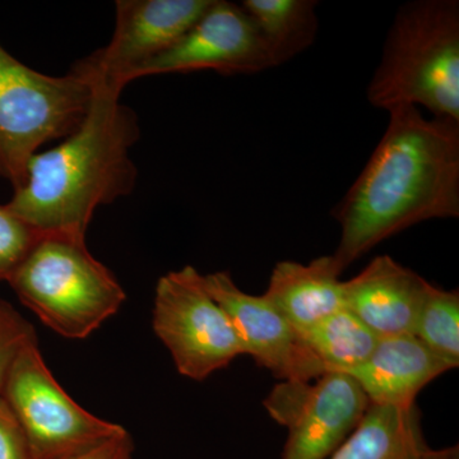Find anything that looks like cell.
<instances>
[{
	"label": "cell",
	"mask_w": 459,
	"mask_h": 459,
	"mask_svg": "<svg viewBox=\"0 0 459 459\" xmlns=\"http://www.w3.org/2000/svg\"><path fill=\"white\" fill-rule=\"evenodd\" d=\"M32 459H69L128 433L81 407L57 383L39 342L23 350L9 371L2 395Z\"/></svg>",
	"instance_id": "obj_6"
},
{
	"label": "cell",
	"mask_w": 459,
	"mask_h": 459,
	"mask_svg": "<svg viewBox=\"0 0 459 459\" xmlns=\"http://www.w3.org/2000/svg\"><path fill=\"white\" fill-rule=\"evenodd\" d=\"M249 14L270 48L276 66L312 47L319 29L314 0H244Z\"/></svg>",
	"instance_id": "obj_16"
},
{
	"label": "cell",
	"mask_w": 459,
	"mask_h": 459,
	"mask_svg": "<svg viewBox=\"0 0 459 459\" xmlns=\"http://www.w3.org/2000/svg\"><path fill=\"white\" fill-rule=\"evenodd\" d=\"M430 282L389 255H377L343 281L346 307L377 337L413 334Z\"/></svg>",
	"instance_id": "obj_12"
},
{
	"label": "cell",
	"mask_w": 459,
	"mask_h": 459,
	"mask_svg": "<svg viewBox=\"0 0 459 459\" xmlns=\"http://www.w3.org/2000/svg\"><path fill=\"white\" fill-rule=\"evenodd\" d=\"M263 406L286 428L281 459H328L360 424L370 401L351 376L327 371L313 380H281Z\"/></svg>",
	"instance_id": "obj_8"
},
{
	"label": "cell",
	"mask_w": 459,
	"mask_h": 459,
	"mask_svg": "<svg viewBox=\"0 0 459 459\" xmlns=\"http://www.w3.org/2000/svg\"><path fill=\"white\" fill-rule=\"evenodd\" d=\"M300 334L325 370L344 374L361 367L380 338L347 307Z\"/></svg>",
	"instance_id": "obj_17"
},
{
	"label": "cell",
	"mask_w": 459,
	"mask_h": 459,
	"mask_svg": "<svg viewBox=\"0 0 459 459\" xmlns=\"http://www.w3.org/2000/svg\"><path fill=\"white\" fill-rule=\"evenodd\" d=\"M133 452H134V443L131 434L126 433L77 457L69 459H133Z\"/></svg>",
	"instance_id": "obj_22"
},
{
	"label": "cell",
	"mask_w": 459,
	"mask_h": 459,
	"mask_svg": "<svg viewBox=\"0 0 459 459\" xmlns=\"http://www.w3.org/2000/svg\"><path fill=\"white\" fill-rule=\"evenodd\" d=\"M274 66L270 48L244 8L213 0L179 41L138 69L133 80L197 71L253 74Z\"/></svg>",
	"instance_id": "obj_10"
},
{
	"label": "cell",
	"mask_w": 459,
	"mask_h": 459,
	"mask_svg": "<svg viewBox=\"0 0 459 459\" xmlns=\"http://www.w3.org/2000/svg\"><path fill=\"white\" fill-rule=\"evenodd\" d=\"M413 336L455 369L459 365V292L429 286Z\"/></svg>",
	"instance_id": "obj_18"
},
{
	"label": "cell",
	"mask_w": 459,
	"mask_h": 459,
	"mask_svg": "<svg viewBox=\"0 0 459 459\" xmlns=\"http://www.w3.org/2000/svg\"><path fill=\"white\" fill-rule=\"evenodd\" d=\"M152 325L178 373L195 382L246 355L228 314L192 265L157 281Z\"/></svg>",
	"instance_id": "obj_7"
},
{
	"label": "cell",
	"mask_w": 459,
	"mask_h": 459,
	"mask_svg": "<svg viewBox=\"0 0 459 459\" xmlns=\"http://www.w3.org/2000/svg\"><path fill=\"white\" fill-rule=\"evenodd\" d=\"M369 161L333 210L341 271L411 226L459 216V122L421 108L388 111Z\"/></svg>",
	"instance_id": "obj_1"
},
{
	"label": "cell",
	"mask_w": 459,
	"mask_h": 459,
	"mask_svg": "<svg viewBox=\"0 0 459 459\" xmlns=\"http://www.w3.org/2000/svg\"><path fill=\"white\" fill-rule=\"evenodd\" d=\"M368 100L388 113L425 108L459 122V3L415 0L398 9Z\"/></svg>",
	"instance_id": "obj_3"
},
{
	"label": "cell",
	"mask_w": 459,
	"mask_h": 459,
	"mask_svg": "<svg viewBox=\"0 0 459 459\" xmlns=\"http://www.w3.org/2000/svg\"><path fill=\"white\" fill-rule=\"evenodd\" d=\"M453 370L413 334L379 338L376 350L349 376L371 404L411 409L420 392L437 377Z\"/></svg>",
	"instance_id": "obj_13"
},
{
	"label": "cell",
	"mask_w": 459,
	"mask_h": 459,
	"mask_svg": "<svg viewBox=\"0 0 459 459\" xmlns=\"http://www.w3.org/2000/svg\"><path fill=\"white\" fill-rule=\"evenodd\" d=\"M342 271L333 256L312 262L282 261L274 265L264 295L299 333L346 307Z\"/></svg>",
	"instance_id": "obj_14"
},
{
	"label": "cell",
	"mask_w": 459,
	"mask_h": 459,
	"mask_svg": "<svg viewBox=\"0 0 459 459\" xmlns=\"http://www.w3.org/2000/svg\"><path fill=\"white\" fill-rule=\"evenodd\" d=\"M213 0H117L107 48L74 66L93 87L122 93L138 69L170 49Z\"/></svg>",
	"instance_id": "obj_9"
},
{
	"label": "cell",
	"mask_w": 459,
	"mask_h": 459,
	"mask_svg": "<svg viewBox=\"0 0 459 459\" xmlns=\"http://www.w3.org/2000/svg\"><path fill=\"white\" fill-rule=\"evenodd\" d=\"M80 128L59 146L35 153L7 207L41 234L86 237L93 213L134 189L131 150L140 138L134 111L120 93L93 87Z\"/></svg>",
	"instance_id": "obj_2"
},
{
	"label": "cell",
	"mask_w": 459,
	"mask_h": 459,
	"mask_svg": "<svg viewBox=\"0 0 459 459\" xmlns=\"http://www.w3.org/2000/svg\"><path fill=\"white\" fill-rule=\"evenodd\" d=\"M36 341L38 336L31 323L13 305L0 298V395L14 361Z\"/></svg>",
	"instance_id": "obj_20"
},
{
	"label": "cell",
	"mask_w": 459,
	"mask_h": 459,
	"mask_svg": "<svg viewBox=\"0 0 459 459\" xmlns=\"http://www.w3.org/2000/svg\"><path fill=\"white\" fill-rule=\"evenodd\" d=\"M0 459H32L16 420L0 398Z\"/></svg>",
	"instance_id": "obj_21"
},
{
	"label": "cell",
	"mask_w": 459,
	"mask_h": 459,
	"mask_svg": "<svg viewBox=\"0 0 459 459\" xmlns=\"http://www.w3.org/2000/svg\"><path fill=\"white\" fill-rule=\"evenodd\" d=\"M41 235L7 204L0 205V281L8 282Z\"/></svg>",
	"instance_id": "obj_19"
},
{
	"label": "cell",
	"mask_w": 459,
	"mask_h": 459,
	"mask_svg": "<svg viewBox=\"0 0 459 459\" xmlns=\"http://www.w3.org/2000/svg\"><path fill=\"white\" fill-rule=\"evenodd\" d=\"M207 291L228 314L246 355L281 380H313L327 373L298 329L264 295L238 289L229 272L204 274Z\"/></svg>",
	"instance_id": "obj_11"
},
{
	"label": "cell",
	"mask_w": 459,
	"mask_h": 459,
	"mask_svg": "<svg viewBox=\"0 0 459 459\" xmlns=\"http://www.w3.org/2000/svg\"><path fill=\"white\" fill-rule=\"evenodd\" d=\"M420 459H459V446H452L446 448H429Z\"/></svg>",
	"instance_id": "obj_23"
},
{
	"label": "cell",
	"mask_w": 459,
	"mask_h": 459,
	"mask_svg": "<svg viewBox=\"0 0 459 459\" xmlns=\"http://www.w3.org/2000/svg\"><path fill=\"white\" fill-rule=\"evenodd\" d=\"M93 93L74 69L63 77L39 74L0 44V177L16 188L41 144L80 128Z\"/></svg>",
	"instance_id": "obj_5"
},
{
	"label": "cell",
	"mask_w": 459,
	"mask_h": 459,
	"mask_svg": "<svg viewBox=\"0 0 459 459\" xmlns=\"http://www.w3.org/2000/svg\"><path fill=\"white\" fill-rule=\"evenodd\" d=\"M21 303L59 336L83 340L119 312L126 295L86 237L42 234L8 281Z\"/></svg>",
	"instance_id": "obj_4"
},
{
	"label": "cell",
	"mask_w": 459,
	"mask_h": 459,
	"mask_svg": "<svg viewBox=\"0 0 459 459\" xmlns=\"http://www.w3.org/2000/svg\"><path fill=\"white\" fill-rule=\"evenodd\" d=\"M429 448L418 407L370 403L358 428L328 459H420Z\"/></svg>",
	"instance_id": "obj_15"
}]
</instances>
